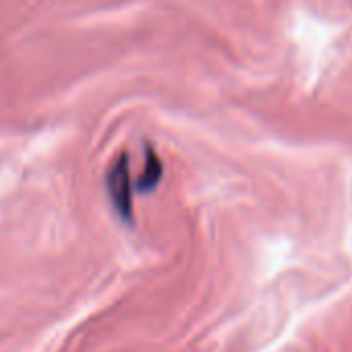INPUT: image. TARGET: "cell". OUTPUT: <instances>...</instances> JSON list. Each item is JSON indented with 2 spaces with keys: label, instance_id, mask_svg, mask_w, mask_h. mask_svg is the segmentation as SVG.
<instances>
[{
  "label": "cell",
  "instance_id": "obj_1",
  "mask_svg": "<svg viewBox=\"0 0 352 352\" xmlns=\"http://www.w3.org/2000/svg\"><path fill=\"white\" fill-rule=\"evenodd\" d=\"M129 179H126V162H124V157L112 168V174L108 176V189H110V193H112V199H114V204H116V208L124 214V216H129V195H126V191H129Z\"/></svg>",
  "mask_w": 352,
  "mask_h": 352
}]
</instances>
